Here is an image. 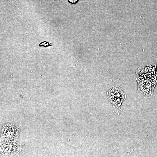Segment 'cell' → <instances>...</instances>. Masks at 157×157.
<instances>
[{"instance_id": "obj_1", "label": "cell", "mask_w": 157, "mask_h": 157, "mask_svg": "<svg viewBox=\"0 0 157 157\" xmlns=\"http://www.w3.org/2000/svg\"><path fill=\"white\" fill-rule=\"evenodd\" d=\"M108 97L116 109H120L122 102L126 98L123 90L119 87H115L107 92Z\"/></svg>"}, {"instance_id": "obj_2", "label": "cell", "mask_w": 157, "mask_h": 157, "mask_svg": "<svg viewBox=\"0 0 157 157\" xmlns=\"http://www.w3.org/2000/svg\"><path fill=\"white\" fill-rule=\"evenodd\" d=\"M78 0H68L69 1L72 3H75Z\"/></svg>"}]
</instances>
